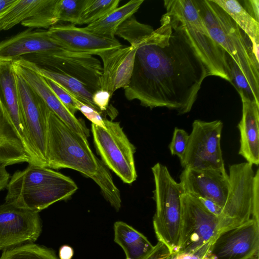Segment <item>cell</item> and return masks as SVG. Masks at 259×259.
<instances>
[{"instance_id": "obj_1", "label": "cell", "mask_w": 259, "mask_h": 259, "mask_svg": "<svg viewBox=\"0 0 259 259\" xmlns=\"http://www.w3.org/2000/svg\"><path fill=\"white\" fill-rule=\"evenodd\" d=\"M115 35L136 48L133 74L124 89L125 98L138 100L151 109L166 107L179 114L190 112L208 71L182 20L166 12L154 30L133 15L118 27Z\"/></svg>"}, {"instance_id": "obj_2", "label": "cell", "mask_w": 259, "mask_h": 259, "mask_svg": "<svg viewBox=\"0 0 259 259\" xmlns=\"http://www.w3.org/2000/svg\"><path fill=\"white\" fill-rule=\"evenodd\" d=\"M5 202L39 212L54 203L68 199L78 189L69 177L32 163L10 178Z\"/></svg>"}, {"instance_id": "obj_3", "label": "cell", "mask_w": 259, "mask_h": 259, "mask_svg": "<svg viewBox=\"0 0 259 259\" xmlns=\"http://www.w3.org/2000/svg\"><path fill=\"white\" fill-rule=\"evenodd\" d=\"M211 38L233 59L259 98V59L248 36L213 0H193Z\"/></svg>"}, {"instance_id": "obj_4", "label": "cell", "mask_w": 259, "mask_h": 259, "mask_svg": "<svg viewBox=\"0 0 259 259\" xmlns=\"http://www.w3.org/2000/svg\"><path fill=\"white\" fill-rule=\"evenodd\" d=\"M99 159L90 148L88 139L71 128L50 110L47 167L72 169L92 179L97 173Z\"/></svg>"}, {"instance_id": "obj_5", "label": "cell", "mask_w": 259, "mask_h": 259, "mask_svg": "<svg viewBox=\"0 0 259 259\" xmlns=\"http://www.w3.org/2000/svg\"><path fill=\"white\" fill-rule=\"evenodd\" d=\"M155 189L153 199L156 211L153 225L156 238L170 253H177L181 222V196L184 193L180 184L171 177L167 167L157 163L151 167Z\"/></svg>"}, {"instance_id": "obj_6", "label": "cell", "mask_w": 259, "mask_h": 259, "mask_svg": "<svg viewBox=\"0 0 259 259\" xmlns=\"http://www.w3.org/2000/svg\"><path fill=\"white\" fill-rule=\"evenodd\" d=\"M166 12L183 22L193 45L207 67L208 76H217L230 82L226 51L210 37L193 0H166Z\"/></svg>"}, {"instance_id": "obj_7", "label": "cell", "mask_w": 259, "mask_h": 259, "mask_svg": "<svg viewBox=\"0 0 259 259\" xmlns=\"http://www.w3.org/2000/svg\"><path fill=\"white\" fill-rule=\"evenodd\" d=\"M229 169V191L219 217L218 233L250 220L259 222V205L253 200L254 173L252 165L242 162L230 165Z\"/></svg>"}, {"instance_id": "obj_8", "label": "cell", "mask_w": 259, "mask_h": 259, "mask_svg": "<svg viewBox=\"0 0 259 259\" xmlns=\"http://www.w3.org/2000/svg\"><path fill=\"white\" fill-rule=\"evenodd\" d=\"M105 128L92 123L94 145L101 161L123 182L135 181V146L130 141L118 122L104 119Z\"/></svg>"}, {"instance_id": "obj_9", "label": "cell", "mask_w": 259, "mask_h": 259, "mask_svg": "<svg viewBox=\"0 0 259 259\" xmlns=\"http://www.w3.org/2000/svg\"><path fill=\"white\" fill-rule=\"evenodd\" d=\"M221 120H195L181 164L184 169H212L226 172L221 148Z\"/></svg>"}, {"instance_id": "obj_10", "label": "cell", "mask_w": 259, "mask_h": 259, "mask_svg": "<svg viewBox=\"0 0 259 259\" xmlns=\"http://www.w3.org/2000/svg\"><path fill=\"white\" fill-rule=\"evenodd\" d=\"M180 240L177 254L191 253L211 242L218 232L219 217L209 211L196 197L181 196Z\"/></svg>"}, {"instance_id": "obj_11", "label": "cell", "mask_w": 259, "mask_h": 259, "mask_svg": "<svg viewBox=\"0 0 259 259\" xmlns=\"http://www.w3.org/2000/svg\"><path fill=\"white\" fill-rule=\"evenodd\" d=\"M20 58L71 76L93 93L101 90L103 67L100 61L93 55L64 50L54 54H33Z\"/></svg>"}, {"instance_id": "obj_12", "label": "cell", "mask_w": 259, "mask_h": 259, "mask_svg": "<svg viewBox=\"0 0 259 259\" xmlns=\"http://www.w3.org/2000/svg\"><path fill=\"white\" fill-rule=\"evenodd\" d=\"M16 75L20 109L31 146L40 165L47 167L50 109L26 81Z\"/></svg>"}, {"instance_id": "obj_13", "label": "cell", "mask_w": 259, "mask_h": 259, "mask_svg": "<svg viewBox=\"0 0 259 259\" xmlns=\"http://www.w3.org/2000/svg\"><path fill=\"white\" fill-rule=\"evenodd\" d=\"M258 255L259 222L250 220L220 231L204 259H252Z\"/></svg>"}, {"instance_id": "obj_14", "label": "cell", "mask_w": 259, "mask_h": 259, "mask_svg": "<svg viewBox=\"0 0 259 259\" xmlns=\"http://www.w3.org/2000/svg\"><path fill=\"white\" fill-rule=\"evenodd\" d=\"M42 225L39 212L7 202L0 205V250L36 241Z\"/></svg>"}, {"instance_id": "obj_15", "label": "cell", "mask_w": 259, "mask_h": 259, "mask_svg": "<svg viewBox=\"0 0 259 259\" xmlns=\"http://www.w3.org/2000/svg\"><path fill=\"white\" fill-rule=\"evenodd\" d=\"M179 178L184 193L197 198L209 199L222 208L224 206L230 188L226 172L212 169H184Z\"/></svg>"}, {"instance_id": "obj_16", "label": "cell", "mask_w": 259, "mask_h": 259, "mask_svg": "<svg viewBox=\"0 0 259 259\" xmlns=\"http://www.w3.org/2000/svg\"><path fill=\"white\" fill-rule=\"evenodd\" d=\"M64 50L48 29L28 28L0 42V61L13 62L28 55L54 54Z\"/></svg>"}, {"instance_id": "obj_17", "label": "cell", "mask_w": 259, "mask_h": 259, "mask_svg": "<svg viewBox=\"0 0 259 259\" xmlns=\"http://www.w3.org/2000/svg\"><path fill=\"white\" fill-rule=\"evenodd\" d=\"M51 36L66 50L98 56L122 45L116 38L97 35L72 24L55 25L48 29Z\"/></svg>"}, {"instance_id": "obj_18", "label": "cell", "mask_w": 259, "mask_h": 259, "mask_svg": "<svg viewBox=\"0 0 259 259\" xmlns=\"http://www.w3.org/2000/svg\"><path fill=\"white\" fill-rule=\"evenodd\" d=\"M136 48L121 47L104 51L98 56L103 65L101 90L112 96L118 89L127 88L133 74Z\"/></svg>"}, {"instance_id": "obj_19", "label": "cell", "mask_w": 259, "mask_h": 259, "mask_svg": "<svg viewBox=\"0 0 259 259\" xmlns=\"http://www.w3.org/2000/svg\"><path fill=\"white\" fill-rule=\"evenodd\" d=\"M13 65L16 73L43 100L51 111L71 128L88 139L90 136V130L82 121L67 110L49 87L43 76L15 61L13 62Z\"/></svg>"}, {"instance_id": "obj_20", "label": "cell", "mask_w": 259, "mask_h": 259, "mask_svg": "<svg viewBox=\"0 0 259 259\" xmlns=\"http://www.w3.org/2000/svg\"><path fill=\"white\" fill-rule=\"evenodd\" d=\"M13 62L0 61V105L18 131L27 148L39 165L31 146L22 115Z\"/></svg>"}, {"instance_id": "obj_21", "label": "cell", "mask_w": 259, "mask_h": 259, "mask_svg": "<svg viewBox=\"0 0 259 259\" xmlns=\"http://www.w3.org/2000/svg\"><path fill=\"white\" fill-rule=\"evenodd\" d=\"M242 103V114L238 124L240 146L238 154L247 162L259 164V105L240 94Z\"/></svg>"}, {"instance_id": "obj_22", "label": "cell", "mask_w": 259, "mask_h": 259, "mask_svg": "<svg viewBox=\"0 0 259 259\" xmlns=\"http://www.w3.org/2000/svg\"><path fill=\"white\" fill-rule=\"evenodd\" d=\"M22 162L38 165L0 105V165L6 167Z\"/></svg>"}, {"instance_id": "obj_23", "label": "cell", "mask_w": 259, "mask_h": 259, "mask_svg": "<svg viewBox=\"0 0 259 259\" xmlns=\"http://www.w3.org/2000/svg\"><path fill=\"white\" fill-rule=\"evenodd\" d=\"M114 242L123 250L126 259H146L154 249L147 238L122 221L114 224Z\"/></svg>"}, {"instance_id": "obj_24", "label": "cell", "mask_w": 259, "mask_h": 259, "mask_svg": "<svg viewBox=\"0 0 259 259\" xmlns=\"http://www.w3.org/2000/svg\"><path fill=\"white\" fill-rule=\"evenodd\" d=\"M14 61L36 71L44 77L54 81L72 96L92 107L103 116L104 113L94 103L93 100L94 93L77 79L63 73L39 67L34 63L22 58H19Z\"/></svg>"}, {"instance_id": "obj_25", "label": "cell", "mask_w": 259, "mask_h": 259, "mask_svg": "<svg viewBox=\"0 0 259 259\" xmlns=\"http://www.w3.org/2000/svg\"><path fill=\"white\" fill-rule=\"evenodd\" d=\"M143 2L144 0L130 1L83 28L100 36L114 38L118 27L127 19L134 15Z\"/></svg>"}, {"instance_id": "obj_26", "label": "cell", "mask_w": 259, "mask_h": 259, "mask_svg": "<svg viewBox=\"0 0 259 259\" xmlns=\"http://www.w3.org/2000/svg\"><path fill=\"white\" fill-rule=\"evenodd\" d=\"M235 21L250 39L256 57L258 58L259 22L236 0H213Z\"/></svg>"}, {"instance_id": "obj_27", "label": "cell", "mask_w": 259, "mask_h": 259, "mask_svg": "<svg viewBox=\"0 0 259 259\" xmlns=\"http://www.w3.org/2000/svg\"><path fill=\"white\" fill-rule=\"evenodd\" d=\"M50 0H18L0 18V31L7 30L28 18L37 15Z\"/></svg>"}, {"instance_id": "obj_28", "label": "cell", "mask_w": 259, "mask_h": 259, "mask_svg": "<svg viewBox=\"0 0 259 259\" xmlns=\"http://www.w3.org/2000/svg\"><path fill=\"white\" fill-rule=\"evenodd\" d=\"M92 179L100 187L106 200L118 211L121 206L120 192L113 182L109 169L101 160L99 159L97 173Z\"/></svg>"}, {"instance_id": "obj_29", "label": "cell", "mask_w": 259, "mask_h": 259, "mask_svg": "<svg viewBox=\"0 0 259 259\" xmlns=\"http://www.w3.org/2000/svg\"><path fill=\"white\" fill-rule=\"evenodd\" d=\"M0 259H59L52 248L28 243L5 250Z\"/></svg>"}, {"instance_id": "obj_30", "label": "cell", "mask_w": 259, "mask_h": 259, "mask_svg": "<svg viewBox=\"0 0 259 259\" xmlns=\"http://www.w3.org/2000/svg\"><path fill=\"white\" fill-rule=\"evenodd\" d=\"M120 0H87L77 25L92 24L117 8Z\"/></svg>"}, {"instance_id": "obj_31", "label": "cell", "mask_w": 259, "mask_h": 259, "mask_svg": "<svg viewBox=\"0 0 259 259\" xmlns=\"http://www.w3.org/2000/svg\"><path fill=\"white\" fill-rule=\"evenodd\" d=\"M87 0H58L56 13L59 22L76 25L80 17Z\"/></svg>"}, {"instance_id": "obj_32", "label": "cell", "mask_w": 259, "mask_h": 259, "mask_svg": "<svg viewBox=\"0 0 259 259\" xmlns=\"http://www.w3.org/2000/svg\"><path fill=\"white\" fill-rule=\"evenodd\" d=\"M58 0H50L49 4L37 15L23 21L21 24L29 28H46L56 25L58 19L56 13Z\"/></svg>"}, {"instance_id": "obj_33", "label": "cell", "mask_w": 259, "mask_h": 259, "mask_svg": "<svg viewBox=\"0 0 259 259\" xmlns=\"http://www.w3.org/2000/svg\"><path fill=\"white\" fill-rule=\"evenodd\" d=\"M226 59L229 67L230 82L234 86L239 95H244L246 98L259 105V98L254 94L240 69L227 52Z\"/></svg>"}, {"instance_id": "obj_34", "label": "cell", "mask_w": 259, "mask_h": 259, "mask_svg": "<svg viewBox=\"0 0 259 259\" xmlns=\"http://www.w3.org/2000/svg\"><path fill=\"white\" fill-rule=\"evenodd\" d=\"M188 134L183 129L175 127L169 149L172 155L181 160L184 155L189 139Z\"/></svg>"}, {"instance_id": "obj_35", "label": "cell", "mask_w": 259, "mask_h": 259, "mask_svg": "<svg viewBox=\"0 0 259 259\" xmlns=\"http://www.w3.org/2000/svg\"><path fill=\"white\" fill-rule=\"evenodd\" d=\"M46 82L67 110L75 116L77 111L74 97L54 81L44 77Z\"/></svg>"}, {"instance_id": "obj_36", "label": "cell", "mask_w": 259, "mask_h": 259, "mask_svg": "<svg viewBox=\"0 0 259 259\" xmlns=\"http://www.w3.org/2000/svg\"><path fill=\"white\" fill-rule=\"evenodd\" d=\"M77 110L80 111L92 124L105 128L104 119L103 115L92 107L79 101L74 97Z\"/></svg>"}, {"instance_id": "obj_37", "label": "cell", "mask_w": 259, "mask_h": 259, "mask_svg": "<svg viewBox=\"0 0 259 259\" xmlns=\"http://www.w3.org/2000/svg\"><path fill=\"white\" fill-rule=\"evenodd\" d=\"M111 98L110 94L106 91L100 90L95 92L93 95V100L95 104L103 113L108 112L109 115L111 117H115V109L111 107L110 109L109 102Z\"/></svg>"}, {"instance_id": "obj_38", "label": "cell", "mask_w": 259, "mask_h": 259, "mask_svg": "<svg viewBox=\"0 0 259 259\" xmlns=\"http://www.w3.org/2000/svg\"><path fill=\"white\" fill-rule=\"evenodd\" d=\"M170 253L168 248L163 243L158 241L154 245L152 252L146 259H165Z\"/></svg>"}, {"instance_id": "obj_39", "label": "cell", "mask_w": 259, "mask_h": 259, "mask_svg": "<svg viewBox=\"0 0 259 259\" xmlns=\"http://www.w3.org/2000/svg\"><path fill=\"white\" fill-rule=\"evenodd\" d=\"M211 242L204 245L193 253L177 254L175 259H204Z\"/></svg>"}, {"instance_id": "obj_40", "label": "cell", "mask_w": 259, "mask_h": 259, "mask_svg": "<svg viewBox=\"0 0 259 259\" xmlns=\"http://www.w3.org/2000/svg\"><path fill=\"white\" fill-rule=\"evenodd\" d=\"M244 8L246 11L258 22L259 1L247 0L243 1Z\"/></svg>"}, {"instance_id": "obj_41", "label": "cell", "mask_w": 259, "mask_h": 259, "mask_svg": "<svg viewBox=\"0 0 259 259\" xmlns=\"http://www.w3.org/2000/svg\"><path fill=\"white\" fill-rule=\"evenodd\" d=\"M198 199L209 211L217 217H219L222 211V207L209 199L203 198H199Z\"/></svg>"}, {"instance_id": "obj_42", "label": "cell", "mask_w": 259, "mask_h": 259, "mask_svg": "<svg viewBox=\"0 0 259 259\" xmlns=\"http://www.w3.org/2000/svg\"><path fill=\"white\" fill-rule=\"evenodd\" d=\"M10 179V174L6 167L0 165V191L6 188Z\"/></svg>"}, {"instance_id": "obj_43", "label": "cell", "mask_w": 259, "mask_h": 259, "mask_svg": "<svg viewBox=\"0 0 259 259\" xmlns=\"http://www.w3.org/2000/svg\"><path fill=\"white\" fill-rule=\"evenodd\" d=\"M73 254V248L68 245H64L59 248V256L60 259H71Z\"/></svg>"}, {"instance_id": "obj_44", "label": "cell", "mask_w": 259, "mask_h": 259, "mask_svg": "<svg viewBox=\"0 0 259 259\" xmlns=\"http://www.w3.org/2000/svg\"><path fill=\"white\" fill-rule=\"evenodd\" d=\"M18 0H0V18L14 6Z\"/></svg>"}, {"instance_id": "obj_45", "label": "cell", "mask_w": 259, "mask_h": 259, "mask_svg": "<svg viewBox=\"0 0 259 259\" xmlns=\"http://www.w3.org/2000/svg\"><path fill=\"white\" fill-rule=\"evenodd\" d=\"M252 259H259V256L253 258Z\"/></svg>"}]
</instances>
